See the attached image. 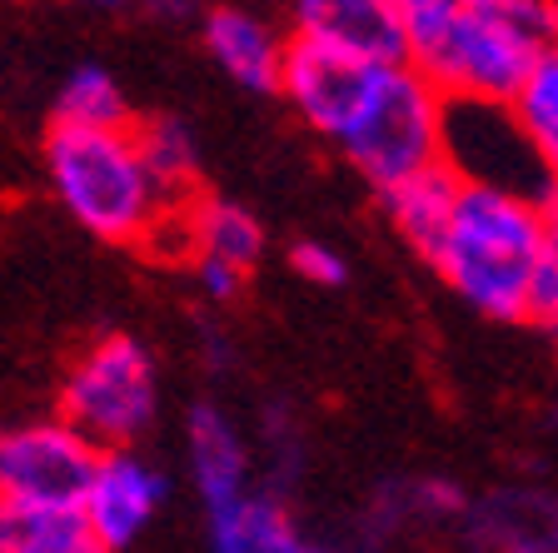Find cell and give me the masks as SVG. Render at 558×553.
Wrapping results in <instances>:
<instances>
[{
  "instance_id": "4fadbf2b",
  "label": "cell",
  "mask_w": 558,
  "mask_h": 553,
  "mask_svg": "<svg viewBox=\"0 0 558 553\" xmlns=\"http://www.w3.org/2000/svg\"><path fill=\"white\" fill-rule=\"evenodd\" d=\"M0 553H100V543L81 504L0 489Z\"/></svg>"
},
{
  "instance_id": "ac0fdd59",
  "label": "cell",
  "mask_w": 558,
  "mask_h": 553,
  "mask_svg": "<svg viewBox=\"0 0 558 553\" xmlns=\"http://www.w3.org/2000/svg\"><path fill=\"white\" fill-rule=\"evenodd\" d=\"M195 254H220L230 265H255L265 254V230L250 209L230 205V200H195Z\"/></svg>"
},
{
  "instance_id": "8fae6325",
  "label": "cell",
  "mask_w": 558,
  "mask_h": 553,
  "mask_svg": "<svg viewBox=\"0 0 558 553\" xmlns=\"http://www.w3.org/2000/svg\"><path fill=\"white\" fill-rule=\"evenodd\" d=\"M185 444H190V473L205 498V514H220L234 498L250 494V449H244L240 429L230 424L225 409L215 404H195L185 419Z\"/></svg>"
},
{
  "instance_id": "d4e9b609",
  "label": "cell",
  "mask_w": 558,
  "mask_h": 553,
  "mask_svg": "<svg viewBox=\"0 0 558 553\" xmlns=\"http://www.w3.org/2000/svg\"><path fill=\"white\" fill-rule=\"evenodd\" d=\"M85 11H120V5H125V0H81Z\"/></svg>"
},
{
  "instance_id": "5bb4252c",
  "label": "cell",
  "mask_w": 558,
  "mask_h": 553,
  "mask_svg": "<svg viewBox=\"0 0 558 553\" xmlns=\"http://www.w3.org/2000/svg\"><path fill=\"white\" fill-rule=\"evenodd\" d=\"M469 539L484 549H558V498L534 489H499V494L469 504Z\"/></svg>"
},
{
  "instance_id": "603a6c76",
  "label": "cell",
  "mask_w": 558,
  "mask_h": 553,
  "mask_svg": "<svg viewBox=\"0 0 558 553\" xmlns=\"http://www.w3.org/2000/svg\"><path fill=\"white\" fill-rule=\"evenodd\" d=\"M195 275H199V289H205L209 300L230 304V300H240L244 275H250V269L230 265V260H220V254H195Z\"/></svg>"
},
{
  "instance_id": "6da1fadb",
  "label": "cell",
  "mask_w": 558,
  "mask_h": 553,
  "mask_svg": "<svg viewBox=\"0 0 558 553\" xmlns=\"http://www.w3.org/2000/svg\"><path fill=\"white\" fill-rule=\"evenodd\" d=\"M404 60L444 95L513 100L558 46V0H399Z\"/></svg>"
},
{
  "instance_id": "9a60e30c",
  "label": "cell",
  "mask_w": 558,
  "mask_h": 553,
  "mask_svg": "<svg viewBox=\"0 0 558 553\" xmlns=\"http://www.w3.org/2000/svg\"><path fill=\"white\" fill-rule=\"evenodd\" d=\"M459 190H464V180L439 160L399 184H384L379 200L389 209V225L404 235V244H414L424 260H434V250H439L444 230L453 219V205H459Z\"/></svg>"
},
{
  "instance_id": "44dd1931",
  "label": "cell",
  "mask_w": 558,
  "mask_h": 553,
  "mask_svg": "<svg viewBox=\"0 0 558 553\" xmlns=\"http://www.w3.org/2000/svg\"><path fill=\"white\" fill-rule=\"evenodd\" d=\"M523 324L558 329V205L544 215V235L529 269V294H523Z\"/></svg>"
},
{
  "instance_id": "277c9868",
  "label": "cell",
  "mask_w": 558,
  "mask_h": 553,
  "mask_svg": "<svg viewBox=\"0 0 558 553\" xmlns=\"http://www.w3.org/2000/svg\"><path fill=\"white\" fill-rule=\"evenodd\" d=\"M335 145L374 190L429 170L444 160V91L409 60H389Z\"/></svg>"
},
{
  "instance_id": "8992f818",
  "label": "cell",
  "mask_w": 558,
  "mask_h": 553,
  "mask_svg": "<svg viewBox=\"0 0 558 553\" xmlns=\"http://www.w3.org/2000/svg\"><path fill=\"white\" fill-rule=\"evenodd\" d=\"M444 165L464 184L534 200L538 209L558 205V175L548 170L509 100L444 95Z\"/></svg>"
},
{
  "instance_id": "cb8c5ba5",
  "label": "cell",
  "mask_w": 558,
  "mask_h": 553,
  "mask_svg": "<svg viewBox=\"0 0 558 553\" xmlns=\"http://www.w3.org/2000/svg\"><path fill=\"white\" fill-rule=\"evenodd\" d=\"M140 5H145L155 21H174V25L199 15V0H140Z\"/></svg>"
},
{
  "instance_id": "7402d4cb",
  "label": "cell",
  "mask_w": 558,
  "mask_h": 553,
  "mask_svg": "<svg viewBox=\"0 0 558 553\" xmlns=\"http://www.w3.org/2000/svg\"><path fill=\"white\" fill-rule=\"evenodd\" d=\"M290 260H294V269H300L310 285H319V289H344V279H349V265L329 250V244L304 240V244H294Z\"/></svg>"
},
{
  "instance_id": "5b68a950",
  "label": "cell",
  "mask_w": 558,
  "mask_h": 553,
  "mask_svg": "<svg viewBox=\"0 0 558 553\" xmlns=\"http://www.w3.org/2000/svg\"><path fill=\"white\" fill-rule=\"evenodd\" d=\"M155 409V359L130 335H110L85 349L60 384V419H70L95 449H130L135 438L150 434Z\"/></svg>"
},
{
  "instance_id": "2e32d148",
  "label": "cell",
  "mask_w": 558,
  "mask_h": 553,
  "mask_svg": "<svg viewBox=\"0 0 558 553\" xmlns=\"http://www.w3.org/2000/svg\"><path fill=\"white\" fill-rule=\"evenodd\" d=\"M205 519H209V543L220 553H300L304 549L284 498L265 494V489H250L230 508L205 514Z\"/></svg>"
},
{
  "instance_id": "e0dca14e",
  "label": "cell",
  "mask_w": 558,
  "mask_h": 553,
  "mask_svg": "<svg viewBox=\"0 0 558 553\" xmlns=\"http://www.w3.org/2000/svg\"><path fill=\"white\" fill-rule=\"evenodd\" d=\"M140 151H145V165L155 170L160 190L170 200H195V184H199V145H195V130L185 120L174 116H155L135 130Z\"/></svg>"
},
{
  "instance_id": "52a82bcc",
  "label": "cell",
  "mask_w": 558,
  "mask_h": 553,
  "mask_svg": "<svg viewBox=\"0 0 558 553\" xmlns=\"http://www.w3.org/2000/svg\"><path fill=\"white\" fill-rule=\"evenodd\" d=\"M379 65L389 60H364L344 46L314 40V35H294L284 40V70H279V95L294 105V116L310 130L339 140L354 110L364 105Z\"/></svg>"
},
{
  "instance_id": "9c48e42d",
  "label": "cell",
  "mask_w": 558,
  "mask_h": 553,
  "mask_svg": "<svg viewBox=\"0 0 558 553\" xmlns=\"http://www.w3.org/2000/svg\"><path fill=\"white\" fill-rule=\"evenodd\" d=\"M165 504V473L150 469L130 449H100V464L90 473L81 508L90 519L95 543L105 549H130L140 533L150 529V519Z\"/></svg>"
},
{
  "instance_id": "d6986e66",
  "label": "cell",
  "mask_w": 558,
  "mask_h": 553,
  "mask_svg": "<svg viewBox=\"0 0 558 553\" xmlns=\"http://www.w3.org/2000/svg\"><path fill=\"white\" fill-rule=\"evenodd\" d=\"M509 105L523 120L529 140L538 145V155L548 160V170L558 175V46L534 60V70L523 75V85L513 91Z\"/></svg>"
},
{
  "instance_id": "7c38bea8",
  "label": "cell",
  "mask_w": 558,
  "mask_h": 553,
  "mask_svg": "<svg viewBox=\"0 0 558 553\" xmlns=\"http://www.w3.org/2000/svg\"><path fill=\"white\" fill-rule=\"evenodd\" d=\"M205 50L234 85L255 95H279V70H284V40L269 31L259 15L220 5L205 15Z\"/></svg>"
},
{
  "instance_id": "ba28073f",
  "label": "cell",
  "mask_w": 558,
  "mask_h": 553,
  "mask_svg": "<svg viewBox=\"0 0 558 553\" xmlns=\"http://www.w3.org/2000/svg\"><path fill=\"white\" fill-rule=\"evenodd\" d=\"M95 464H100V449L60 414L40 424L0 429V489L5 494L81 504Z\"/></svg>"
},
{
  "instance_id": "7a4b0ae2",
  "label": "cell",
  "mask_w": 558,
  "mask_h": 553,
  "mask_svg": "<svg viewBox=\"0 0 558 553\" xmlns=\"http://www.w3.org/2000/svg\"><path fill=\"white\" fill-rule=\"evenodd\" d=\"M46 175L70 219L95 240L135 244L145 240L150 219L174 205L160 190L155 170L130 125H75L56 120L46 140Z\"/></svg>"
},
{
  "instance_id": "30bf717a",
  "label": "cell",
  "mask_w": 558,
  "mask_h": 553,
  "mask_svg": "<svg viewBox=\"0 0 558 553\" xmlns=\"http://www.w3.org/2000/svg\"><path fill=\"white\" fill-rule=\"evenodd\" d=\"M294 35L344 46L364 60H404L399 0H294Z\"/></svg>"
},
{
  "instance_id": "3957f363",
  "label": "cell",
  "mask_w": 558,
  "mask_h": 553,
  "mask_svg": "<svg viewBox=\"0 0 558 553\" xmlns=\"http://www.w3.org/2000/svg\"><path fill=\"white\" fill-rule=\"evenodd\" d=\"M544 215L548 209H538L534 200L504 195L488 184H464L429 265L478 314L523 320V294H529V269H534V250L544 235Z\"/></svg>"
},
{
  "instance_id": "ffe728a7",
  "label": "cell",
  "mask_w": 558,
  "mask_h": 553,
  "mask_svg": "<svg viewBox=\"0 0 558 553\" xmlns=\"http://www.w3.org/2000/svg\"><path fill=\"white\" fill-rule=\"evenodd\" d=\"M56 120H75V125H130V105L110 70L81 65V70H70L65 85H60Z\"/></svg>"
}]
</instances>
